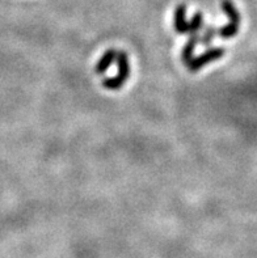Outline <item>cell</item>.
<instances>
[{
  "label": "cell",
  "mask_w": 257,
  "mask_h": 258,
  "mask_svg": "<svg viewBox=\"0 0 257 258\" xmlns=\"http://www.w3.org/2000/svg\"><path fill=\"white\" fill-rule=\"evenodd\" d=\"M185 14H187V6L185 4H179L175 11V30L177 34H187L189 30V21L185 20Z\"/></svg>",
  "instance_id": "cell-4"
},
{
  "label": "cell",
  "mask_w": 257,
  "mask_h": 258,
  "mask_svg": "<svg viewBox=\"0 0 257 258\" xmlns=\"http://www.w3.org/2000/svg\"><path fill=\"white\" fill-rule=\"evenodd\" d=\"M198 42H200V37L197 36V33L191 34V36H189L188 42L185 43V46H184L183 49V53H181V59H183V62L185 63V64H187V63L193 58L194 49H196Z\"/></svg>",
  "instance_id": "cell-6"
},
{
  "label": "cell",
  "mask_w": 257,
  "mask_h": 258,
  "mask_svg": "<svg viewBox=\"0 0 257 258\" xmlns=\"http://www.w3.org/2000/svg\"><path fill=\"white\" fill-rule=\"evenodd\" d=\"M222 10L228 17V24L224 25L223 28L218 29V34L220 38L223 40H230L234 38L239 33V28H240V14L237 11L236 6L234 4L232 0H222Z\"/></svg>",
  "instance_id": "cell-1"
},
{
  "label": "cell",
  "mask_w": 257,
  "mask_h": 258,
  "mask_svg": "<svg viewBox=\"0 0 257 258\" xmlns=\"http://www.w3.org/2000/svg\"><path fill=\"white\" fill-rule=\"evenodd\" d=\"M204 27V15L202 12H197L194 14V16L192 17V20L189 21V30H188V34H196L198 30H201V28Z\"/></svg>",
  "instance_id": "cell-7"
},
{
  "label": "cell",
  "mask_w": 257,
  "mask_h": 258,
  "mask_svg": "<svg viewBox=\"0 0 257 258\" xmlns=\"http://www.w3.org/2000/svg\"><path fill=\"white\" fill-rule=\"evenodd\" d=\"M118 66V73L114 77H108L103 80V87L109 91H117L124 87L129 77H130V62L129 55L125 51H118L116 56Z\"/></svg>",
  "instance_id": "cell-2"
},
{
  "label": "cell",
  "mask_w": 257,
  "mask_h": 258,
  "mask_svg": "<svg viewBox=\"0 0 257 258\" xmlns=\"http://www.w3.org/2000/svg\"><path fill=\"white\" fill-rule=\"evenodd\" d=\"M224 54H226V49L224 47H213V49L206 50L204 54H201V55L196 56V58H192L185 66L188 67L189 72H197V71H200L201 68H204L207 64H210V63L220 59Z\"/></svg>",
  "instance_id": "cell-3"
},
{
  "label": "cell",
  "mask_w": 257,
  "mask_h": 258,
  "mask_svg": "<svg viewBox=\"0 0 257 258\" xmlns=\"http://www.w3.org/2000/svg\"><path fill=\"white\" fill-rule=\"evenodd\" d=\"M215 34H218V29L215 27H207L205 30L204 36L200 38V42L204 45V46H209L211 42H213Z\"/></svg>",
  "instance_id": "cell-8"
},
{
  "label": "cell",
  "mask_w": 257,
  "mask_h": 258,
  "mask_svg": "<svg viewBox=\"0 0 257 258\" xmlns=\"http://www.w3.org/2000/svg\"><path fill=\"white\" fill-rule=\"evenodd\" d=\"M117 50L116 49H108L105 53L103 54V56L100 58V60L97 62L96 67H95V72L99 73V75H103V73L107 72V70L112 66V63L116 60V56H117Z\"/></svg>",
  "instance_id": "cell-5"
}]
</instances>
